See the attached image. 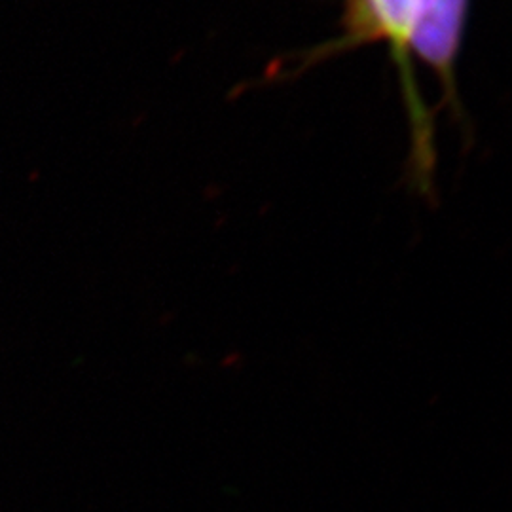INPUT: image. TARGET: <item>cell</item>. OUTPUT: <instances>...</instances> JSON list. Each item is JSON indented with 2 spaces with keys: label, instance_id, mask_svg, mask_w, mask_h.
Segmentation results:
<instances>
[{
  "label": "cell",
  "instance_id": "obj_1",
  "mask_svg": "<svg viewBox=\"0 0 512 512\" xmlns=\"http://www.w3.org/2000/svg\"><path fill=\"white\" fill-rule=\"evenodd\" d=\"M427 0H359V16L372 37L385 38L404 63L414 25Z\"/></svg>",
  "mask_w": 512,
  "mask_h": 512
}]
</instances>
